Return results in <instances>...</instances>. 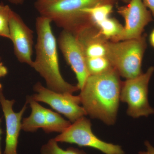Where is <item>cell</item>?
Masks as SVG:
<instances>
[{"instance_id": "obj_22", "label": "cell", "mask_w": 154, "mask_h": 154, "mask_svg": "<svg viewBox=\"0 0 154 154\" xmlns=\"http://www.w3.org/2000/svg\"><path fill=\"white\" fill-rule=\"evenodd\" d=\"M9 2L15 5H22L25 2V0H7Z\"/></svg>"}, {"instance_id": "obj_21", "label": "cell", "mask_w": 154, "mask_h": 154, "mask_svg": "<svg viewBox=\"0 0 154 154\" xmlns=\"http://www.w3.org/2000/svg\"><path fill=\"white\" fill-rule=\"evenodd\" d=\"M8 69L2 63H0V78L5 76L8 74Z\"/></svg>"}, {"instance_id": "obj_9", "label": "cell", "mask_w": 154, "mask_h": 154, "mask_svg": "<svg viewBox=\"0 0 154 154\" xmlns=\"http://www.w3.org/2000/svg\"><path fill=\"white\" fill-rule=\"evenodd\" d=\"M65 59L75 74L78 88H83L89 74L84 49L77 36L68 30H63L57 42Z\"/></svg>"}, {"instance_id": "obj_18", "label": "cell", "mask_w": 154, "mask_h": 154, "mask_svg": "<svg viewBox=\"0 0 154 154\" xmlns=\"http://www.w3.org/2000/svg\"><path fill=\"white\" fill-rule=\"evenodd\" d=\"M12 10L8 5L0 4V37L11 40L10 33V17Z\"/></svg>"}, {"instance_id": "obj_23", "label": "cell", "mask_w": 154, "mask_h": 154, "mask_svg": "<svg viewBox=\"0 0 154 154\" xmlns=\"http://www.w3.org/2000/svg\"><path fill=\"white\" fill-rule=\"evenodd\" d=\"M149 42L151 45L154 48V29L152 31L150 35Z\"/></svg>"}, {"instance_id": "obj_11", "label": "cell", "mask_w": 154, "mask_h": 154, "mask_svg": "<svg viewBox=\"0 0 154 154\" xmlns=\"http://www.w3.org/2000/svg\"><path fill=\"white\" fill-rule=\"evenodd\" d=\"M15 100L6 99L3 91L0 94V104L2 106L6 127L5 147L4 154H18L17 152L18 139L22 129V116L27 109L28 103L26 102L19 112H15L13 105Z\"/></svg>"}, {"instance_id": "obj_13", "label": "cell", "mask_w": 154, "mask_h": 154, "mask_svg": "<svg viewBox=\"0 0 154 154\" xmlns=\"http://www.w3.org/2000/svg\"><path fill=\"white\" fill-rule=\"evenodd\" d=\"M46 122L45 132L49 134L54 132L61 133L71 124L70 122L66 120L59 113L45 108Z\"/></svg>"}, {"instance_id": "obj_1", "label": "cell", "mask_w": 154, "mask_h": 154, "mask_svg": "<svg viewBox=\"0 0 154 154\" xmlns=\"http://www.w3.org/2000/svg\"><path fill=\"white\" fill-rule=\"evenodd\" d=\"M119 76L115 69L89 75L79 95L87 114L107 125L116 120L122 83Z\"/></svg>"}, {"instance_id": "obj_24", "label": "cell", "mask_w": 154, "mask_h": 154, "mask_svg": "<svg viewBox=\"0 0 154 154\" xmlns=\"http://www.w3.org/2000/svg\"><path fill=\"white\" fill-rule=\"evenodd\" d=\"M3 91L2 89H0V94H1V92ZM1 121H2V119H0V154H2V151H1V135L3 134L2 130V129L1 128Z\"/></svg>"}, {"instance_id": "obj_17", "label": "cell", "mask_w": 154, "mask_h": 154, "mask_svg": "<svg viewBox=\"0 0 154 154\" xmlns=\"http://www.w3.org/2000/svg\"><path fill=\"white\" fill-rule=\"evenodd\" d=\"M39 154H88L85 152L72 147L64 150L59 146L54 138L51 139L42 146Z\"/></svg>"}, {"instance_id": "obj_27", "label": "cell", "mask_w": 154, "mask_h": 154, "mask_svg": "<svg viewBox=\"0 0 154 154\" xmlns=\"http://www.w3.org/2000/svg\"><path fill=\"white\" fill-rule=\"evenodd\" d=\"M1 57H0V63L1 62Z\"/></svg>"}, {"instance_id": "obj_20", "label": "cell", "mask_w": 154, "mask_h": 154, "mask_svg": "<svg viewBox=\"0 0 154 154\" xmlns=\"http://www.w3.org/2000/svg\"><path fill=\"white\" fill-rule=\"evenodd\" d=\"M144 4L151 13L154 19V0H143Z\"/></svg>"}, {"instance_id": "obj_25", "label": "cell", "mask_w": 154, "mask_h": 154, "mask_svg": "<svg viewBox=\"0 0 154 154\" xmlns=\"http://www.w3.org/2000/svg\"><path fill=\"white\" fill-rule=\"evenodd\" d=\"M122 1L124 2L125 3H128L130 0H122Z\"/></svg>"}, {"instance_id": "obj_8", "label": "cell", "mask_w": 154, "mask_h": 154, "mask_svg": "<svg viewBox=\"0 0 154 154\" xmlns=\"http://www.w3.org/2000/svg\"><path fill=\"white\" fill-rule=\"evenodd\" d=\"M117 12L124 18L125 25L121 34L113 42L140 38L145 28L153 19L143 0H130L126 5L118 7Z\"/></svg>"}, {"instance_id": "obj_16", "label": "cell", "mask_w": 154, "mask_h": 154, "mask_svg": "<svg viewBox=\"0 0 154 154\" xmlns=\"http://www.w3.org/2000/svg\"><path fill=\"white\" fill-rule=\"evenodd\" d=\"M99 28L98 33L104 38L114 40L122 32L123 27L115 19L108 18L97 25Z\"/></svg>"}, {"instance_id": "obj_15", "label": "cell", "mask_w": 154, "mask_h": 154, "mask_svg": "<svg viewBox=\"0 0 154 154\" xmlns=\"http://www.w3.org/2000/svg\"><path fill=\"white\" fill-rule=\"evenodd\" d=\"M86 60L89 75L102 74L114 69L106 57L86 58Z\"/></svg>"}, {"instance_id": "obj_14", "label": "cell", "mask_w": 154, "mask_h": 154, "mask_svg": "<svg viewBox=\"0 0 154 154\" xmlns=\"http://www.w3.org/2000/svg\"><path fill=\"white\" fill-rule=\"evenodd\" d=\"M113 5L100 4L82 10L90 17L91 22L96 25L109 18L113 11Z\"/></svg>"}, {"instance_id": "obj_12", "label": "cell", "mask_w": 154, "mask_h": 154, "mask_svg": "<svg viewBox=\"0 0 154 154\" xmlns=\"http://www.w3.org/2000/svg\"><path fill=\"white\" fill-rule=\"evenodd\" d=\"M26 102L31 109L30 115L23 119L22 130L26 132H34L39 128L44 129L46 122L45 108L34 100L31 96H27Z\"/></svg>"}, {"instance_id": "obj_19", "label": "cell", "mask_w": 154, "mask_h": 154, "mask_svg": "<svg viewBox=\"0 0 154 154\" xmlns=\"http://www.w3.org/2000/svg\"><path fill=\"white\" fill-rule=\"evenodd\" d=\"M145 145L146 148V151L139 152V154H154V147L148 141H145Z\"/></svg>"}, {"instance_id": "obj_26", "label": "cell", "mask_w": 154, "mask_h": 154, "mask_svg": "<svg viewBox=\"0 0 154 154\" xmlns=\"http://www.w3.org/2000/svg\"><path fill=\"white\" fill-rule=\"evenodd\" d=\"M2 89V84H1V83H0V89Z\"/></svg>"}, {"instance_id": "obj_6", "label": "cell", "mask_w": 154, "mask_h": 154, "mask_svg": "<svg viewBox=\"0 0 154 154\" xmlns=\"http://www.w3.org/2000/svg\"><path fill=\"white\" fill-rule=\"evenodd\" d=\"M91 122L85 116L75 122L54 139L57 142L75 144L96 149L105 154H125L121 146L108 143L94 134Z\"/></svg>"}, {"instance_id": "obj_2", "label": "cell", "mask_w": 154, "mask_h": 154, "mask_svg": "<svg viewBox=\"0 0 154 154\" xmlns=\"http://www.w3.org/2000/svg\"><path fill=\"white\" fill-rule=\"evenodd\" d=\"M51 23L49 19L42 16L36 19V58L31 67L44 79L50 90L72 94L79 89L65 81L61 74L57 41L53 33Z\"/></svg>"}, {"instance_id": "obj_4", "label": "cell", "mask_w": 154, "mask_h": 154, "mask_svg": "<svg viewBox=\"0 0 154 154\" xmlns=\"http://www.w3.org/2000/svg\"><path fill=\"white\" fill-rule=\"evenodd\" d=\"M146 36L118 42H106V57L119 75L126 79L143 73L142 64L146 48Z\"/></svg>"}, {"instance_id": "obj_7", "label": "cell", "mask_w": 154, "mask_h": 154, "mask_svg": "<svg viewBox=\"0 0 154 154\" xmlns=\"http://www.w3.org/2000/svg\"><path fill=\"white\" fill-rule=\"evenodd\" d=\"M33 90L36 94L31 96L34 100L50 105L58 113L64 115L71 122L73 123L87 115L84 107L80 106L81 102L79 96L54 92L44 87L39 82L33 86Z\"/></svg>"}, {"instance_id": "obj_10", "label": "cell", "mask_w": 154, "mask_h": 154, "mask_svg": "<svg viewBox=\"0 0 154 154\" xmlns=\"http://www.w3.org/2000/svg\"><path fill=\"white\" fill-rule=\"evenodd\" d=\"M9 27L15 55L20 63L27 64L31 67L33 63V30L27 26L19 14L13 10Z\"/></svg>"}, {"instance_id": "obj_3", "label": "cell", "mask_w": 154, "mask_h": 154, "mask_svg": "<svg viewBox=\"0 0 154 154\" xmlns=\"http://www.w3.org/2000/svg\"><path fill=\"white\" fill-rule=\"evenodd\" d=\"M117 0H36L34 7L40 16L49 19L58 27L75 33L91 23L82 10L100 4L114 5Z\"/></svg>"}, {"instance_id": "obj_5", "label": "cell", "mask_w": 154, "mask_h": 154, "mask_svg": "<svg viewBox=\"0 0 154 154\" xmlns=\"http://www.w3.org/2000/svg\"><path fill=\"white\" fill-rule=\"evenodd\" d=\"M154 72V67L133 79L122 83L120 100L127 104V113L131 117H148L154 113V109L149 104V85Z\"/></svg>"}]
</instances>
